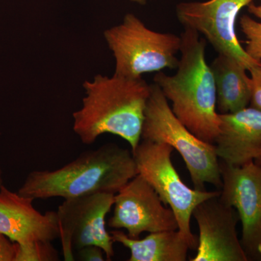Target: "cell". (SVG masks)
I'll return each mask as SVG.
<instances>
[{
  "instance_id": "6da1fadb",
  "label": "cell",
  "mask_w": 261,
  "mask_h": 261,
  "mask_svg": "<svg viewBox=\"0 0 261 261\" xmlns=\"http://www.w3.org/2000/svg\"><path fill=\"white\" fill-rule=\"evenodd\" d=\"M82 106L73 113V130L84 145H92L103 134L118 136L132 152L142 139L150 85L142 78L96 75L84 82Z\"/></svg>"
},
{
  "instance_id": "7a4b0ae2",
  "label": "cell",
  "mask_w": 261,
  "mask_h": 261,
  "mask_svg": "<svg viewBox=\"0 0 261 261\" xmlns=\"http://www.w3.org/2000/svg\"><path fill=\"white\" fill-rule=\"evenodd\" d=\"M181 58L174 75L162 71L154 83L171 103L178 120L200 140L214 144L220 132L217 95L212 70L205 59L206 42L199 33L185 28L181 34Z\"/></svg>"
},
{
  "instance_id": "3957f363",
  "label": "cell",
  "mask_w": 261,
  "mask_h": 261,
  "mask_svg": "<svg viewBox=\"0 0 261 261\" xmlns=\"http://www.w3.org/2000/svg\"><path fill=\"white\" fill-rule=\"evenodd\" d=\"M138 174L133 153L114 143L82 152L77 159L54 171H34L18 193L36 199L116 194Z\"/></svg>"
},
{
  "instance_id": "277c9868",
  "label": "cell",
  "mask_w": 261,
  "mask_h": 261,
  "mask_svg": "<svg viewBox=\"0 0 261 261\" xmlns=\"http://www.w3.org/2000/svg\"><path fill=\"white\" fill-rule=\"evenodd\" d=\"M142 139L167 144L181 156L194 188L205 190L206 184L222 185L219 158L214 144L200 140L175 116L162 91L150 84L145 111Z\"/></svg>"
},
{
  "instance_id": "5b68a950",
  "label": "cell",
  "mask_w": 261,
  "mask_h": 261,
  "mask_svg": "<svg viewBox=\"0 0 261 261\" xmlns=\"http://www.w3.org/2000/svg\"><path fill=\"white\" fill-rule=\"evenodd\" d=\"M103 35L114 57V75L136 80L144 73L177 68L181 36L152 30L133 13Z\"/></svg>"
},
{
  "instance_id": "8992f818",
  "label": "cell",
  "mask_w": 261,
  "mask_h": 261,
  "mask_svg": "<svg viewBox=\"0 0 261 261\" xmlns=\"http://www.w3.org/2000/svg\"><path fill=\"white\" fill-rule=\"evenodd\" d=\"M173 151L167 144L142 140L132 153L138 174L148 182L163 203L173 211L178 231L194 250L197 248V240L190 226L192 213L201 202L219 195L220 192L198 190L187 186L173 165Z\"/></svg>"
},
{
  "instance_id": "52a82bcc",
  "label": "cell",
  "mask_w": 261,
  "mask_h": 261,
  "mask_svg": "<svg viewBox=\"0 0 261 261\" xmlns=\"http://www.w3.org/2000/svg\"><path fill=\"white\" fill-rule=\"evenodd\" d=\"M115 195L99 192L65 199L57 212L65 260H74V250L88 245L101 247L106 260L114 256L111 233L106 219L114 204Z\"/></svg>"
},
{
  "instance_id": "ba28073f",
  "label": "cell",
  "mask_w": 261,
  "mask_h": 261,
  "mask_svg": "<svg viewBox=\"0 0 261 261\" xmlns=\"http://www.w3.org/2000/svg\"><path fill=\"white\" fill-rule=\"evenodd\" d=\"M255 0H208L187 2L176 6V16L184 28L204 36L219 54L231 57L248 70L260 64L247 54L236 34L240 10Z\"/></svg>"
},
{
  "instance_id": "9c48e42d",
  "label": "cell",
  "mask_w": 261,
  "mask_h": 261,
  "mask_svg": "<svg viewBox=\"0 0 261 261\" xmlns=\"http://www.w3.org/2000/svg\"><path fill=\"white\" fill-rule=\"evenodd\" d=\"M222 185L219 198L238 212L242 223V245L247 258L261 261V166L220 162Z\"/></svg>"
},
{
  "instance_id": "30bf717a",
  "label": "cell",
  "mask_w": 261,
  "mask_h": 261,
  "mask_svg": "<svg viewBox=\"0 0 261 261\" xmlns=\"http://www.w3.org/2000/svg\"><path fill=\"white\" fill-rule=\"evenodd\" d=\"M114 211L108 226L126 229L130 238L143 232L178 230L176 216L166 207L145 178L137 174L122 187L114 199Z\"/></svg>"
},
{
  "instance_id": "8fae6325",
  "label": "cell",
  "mask_w": 261,
  "mask_h": 261,
  "mask_svg": "<svg viewBox=\"0 0 261 261\" xmlns=\"http://www.w3.org/2000/svg\"><path fill=\"white\" fill-rule=\"evenodd\" d=\"M192 217L199 237L192 261H248L237 231L238 212L223 202L219 195L201 202Z\"/></svg>"
},
{
  "instance_id": "7c38bea8",
  "label": "cell",
  "mask_w": 261,
  "mask_h": 261,
  "mask_svg": "<svg viewBox=\"0 0 261 261\" xmlns=\"http://www.w3.org/2000/svg\"><path fill=\"white\" fill-rule=\"evenodd\" d=\"M33 201L0 186V233L21 246L50 243L60 236L57 212L42 214Z\"/></svg>"
},
{
  "instance_id": "4fadbf2b",
  "label": "cell",
  "mask_w": 261,
  "mask_h": 261,
  "mask_svg": "<svg viewBox=\"0 0 261 261\" xmlns=\"http://www.w3.org/2000/svg\"><path fill=\"white\" fill-rule=\"evenodd\" d=\"M220 132L215 141L221 162L240 166L261 155V111L252 107L220 114Z\"/></svg>"
},
{
  "instance_id": "5bb4252c",
  "label": "cell",
  "mask_w": 261,
  "mask_h": 261,
  "mask_svg": "<svg viewBox=\"0 0 261 261\" xmlns=\"http://www.w3.org/2000/svg\"><path fill=\"white\" fill-rule=\"evenodd\" d=\"M113 241L130 250L128 261H186L191 250L178 230L149 233L145 238H130L123 231L111 232Z\"/></svg>"
},
{
  "instance_id": "9a60e30c",
  "label": "cell",
  "mask_w": 261,
  "mask_h": 261,
  "mask_svg": "<svg viewBox=\"0 0 261 261\" xmlns=\"http://www.w3.org/2000/svg\"><path fill=\"white\" fill-rule=\"evenodd\" d=\"M214 74L220 114L248 107L250 89L247 69L234 58L219 54L210 65Z\"/></svg>"
},
{
  "instance_id": "2e32d148",
  "label": "cell",
  "mask_w": 261,
  "mask_h": 261,
  "mask_svg": "<svg viewBox=\"0 0 261 261\" xmlns=\"http://www.w3.org/2000/svg\"><path fill=\"white\" fill-rule=\"evenodd\" d=\"M248 12L255 15L258 20L244 15L240 20L242 32L246 37L245 51L254 61L261 63V0L260 4L250 3L247 6Z\"/></svg>"
},
{
  "instance_id": "e0dca14e",
  "label": "cell",
  "mask_w": 261,
  "mask_h": 261,
  "mask_svg": "<svg viewBox=\"0 0 261 261\" xmlns=\"http://www.w3.org/2000/svg\"><path fill=\"white\" fill-rule=\"evenodd\" d=\"M249 84L250 89V107L261 111V63L251 67Z\"/></svg>"
},
{
  "instance_id": "ac0fdd59",
  "label": "cell",
  "mask_w": 261,
  "mask_h": 261,
  "mask_svg": "<svg viewBox=\"0 0 261 261\" xmlns=\"http://www.w3.org/2000/svg\"><path fill=\"white\" fill-rule=\"evenodd\" d=\"M18 245L0 233V261H16Z\"/></svg>"
},
{
  "instance_id": "d6986e66",
  "label": "cell",
  "mask_w": 261,
  "mask_h": 261,
  "mask_svg": "<svg viewBox=\"0 0 261 261\" xmlns=\"http://www.w3.org/2000/svg\"><path fill=\"white\" fill-rule=\"evenodd\" d=\"M79 260L84 261H103L106 260L105 252L101 247L96 245H88L82 247L77 250Z\"/></svg>"
},
{
  "instance_id": "ffe728a7",
  "label": "cell",
  "mask_w": 261,
  "mask_h": 261,
  "mask_svg": "<svg viewBox=\"0 0 261 261\" xmlns=\"http://www.w3.org/2000/svg\"><path fill=\"white\" fill-rule=\"evenodd\" d=\"M128 1L132 2V3H138V4L145 5L148 0H128Z\"/></svg>"
},
{
  "instance_id": "44dd1931",
  "label": "cell",
  "mask_w": 261,
  "mask_h": 261,
  "mask_svg": "<svg viewBox=\"0 0 261 261\" xmlns=\"http://www.w3.org/2000/svg\"><path fill=\"white\" fill-rule=\"evenodd\" d=\"M255 163H257V165H259V166H261V155L260 157L257 158L256 160H255V161H254Z\"/></svg>"
}]
</instances>
